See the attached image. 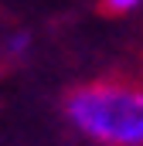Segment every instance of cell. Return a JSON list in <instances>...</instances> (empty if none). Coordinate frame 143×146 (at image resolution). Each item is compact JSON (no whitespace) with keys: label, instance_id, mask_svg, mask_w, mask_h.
<instances>
[{"label":"cell","instance_id":"1","mask_svg":"<svg viewBox=\"0 0 143 146\" xmlns=\"http://www.w3.org/2000/svg\"><path fill=\"white\" fill-rule=\"evenodd\" d=\"M72 129L99 146H143V88L89 82L65 99Z\"/></svg>","mask_w":143,"mask_h":146},{"label":"cell","instance_id":"2","mask_svg":"<svg viewBox=\"0 0 143 146\" xmlns=\"http://www.w3.org/2000/svg\"><path fill=\"white\" fill-rule=\"evenodd\" d=\"M140 7H143V0H106V10H112V14H133Z\"/></svg>","mask_w":143,"mask_h":146},{"label":"cell","instance_id":"3","mask_svg":"<svg viewBox=\"0 0 143 146\" xmlns=\"http://www.w3.org/2000/svg\"><path fill=\"white\" fill-rule=\"evenodd\" d=\"M27 44H31L27 34H14L10 41H7V51H10V54H21V51H27Z\"/></svg>","mask_w":143,"mask_h":146}]
</instances>
